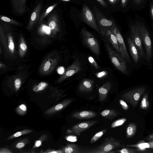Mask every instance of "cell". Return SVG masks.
I'll return each mask as SVG.
<instances>
[{
	"label": "cell",
	"mask_w": 153,
	"mask_h": 153,
	"mask_svg": "<svg viewBox=\"0 0 153 153\" xmlns=\"http://www.w3.org/2000/svg\"><path fill=\"white\" fill-rule=\"evenodd\" d=\"M57 152H56L54 151V152H50V153H56Z\"/></svg>",
	"instance_id": "cell-54"
},
{
	"label": "cell",
	"mask_w": 153,
	"mask_h": 153,
	"mask_svg": "<svg viewBox=\"0 0 153 153\" xmlns=\"http://www.w3.org/2000/svg\"><path fill=\"white\" fill-rule=\"evenodd\" d=\"M105 45L111 62L120 71L128 76H130L127 62L121 54L116 51L111 47L106 39H103Z\"/></svg>",
	"instance_id": "cell-2"
},
{
	"label": "cell",
	"mask_w": 153,
	"mask_h": 153,
	"mask_svg": "<svg viewBox=\"0 0 153 153\" xmlns=\"http://www.w3.org/2000/svg\"><path fill=\"white\" fill-rule=\"evenodd\" d=\"M134 20L146 54L147 61V66L149 68L151 69L153 59V43L151 36V32L145 21L141 17L135 15Z\"/></svg>",
	"instance_id": "cell-1"
},
{
	"label": "cell",
	"mask_w": 153,
	"mask_h": 153,
	"mask_svg": "<svg viewBox=\"0 0 153 153\" xmlns=\"http://www.w3.org/2000/svg\"><path fill=\"white\" fill-rule=\"evenodd\" d=\"M21 48L23 51L26 50L27 49V45L24 43H21L20 45Z\"/></svg>",
	"instance_id": "cell-42"
},
{
	"label": "cell",
	"mask_w": 153,
	"mask_h": 153,
	"mask_svg": "<svg viewBox=\"0 0 153 153\" xmlns=\"http://www.w3.org/2000/svg\"><path fill=\"white\" fill-rule=\"evenodd\" d=\"M130 0H121V5L123 8H125L127 7H130Z\"/></svg>",
	"instance_id": "cell-31"
},
{
	"label": "cell",
	"mask_w": 153,
	"mask_h": 153,
	"mask_svg": "<svg viewBox=\"0 0 153 153\" xmlns=\"http://www.w3.org/2000/svg\"><path fill=\"white\" fill-rule=\"evenodd\" d=\"M65 152L66 153H79L81 152L79 147L75 144L68 145L65 148Z\"/></svg>",
	"instance_id": "cell-21"
},
{
	"label": "cell",
	"mask_w": 153,
	"mask_h": 153,
	"mask_svg": "<svg viewBox=\"0 0 153 153\" xmlns=\"http://www.w3.org/2000/svg\"><path fill=\"white\" fill-rule=\"evenodd\" d=\"M43 29L47 34H49L51 31V30L49 27L46 26H44L43 27Z\"/></svg>",
	"instance_id": "cell-38"
},
{
	"label": "cell",
	"mask_w": 153,
	"mask_h": 153,
	"mask_svg": "<svg viewBox=\"0 0 153 153\" xmlns=\"http://www.w3.org/2000/svg\"><path fill=\"white\" fill-rule=\"evenodd\" d=\"M56 25V22L54 20H52L49 23L48 27L51 30H53L55 28Z\"/></svg>",
	"instance_id": "cell-34"
},
{
	"label": "cell",
	"mask_w": 153,
	"mask_h": 153,
	"mask_svg": "<svg viewBox=\"0 0 153 153\" xmlns=\"http://www.w3.org/2000/svg\"><path fill=\"white\" fill-rule=\"evenodd\" d=\"M53 8V6H51L49 7L47 10L46 11V13H49Z\"/></svg>",
	"instance_id": "cell-49"
},
{
	"label": "cell",
	"mask_w": 153,
	"mask_h": 153,
	"mask_svg": "<svg viewBox=\"0 0 153 153\" xmlns=\"http://www.w3.org/2000/svg\"><path fill=\"white\" fill-rule=\"evenodd\" d=\"M120 145L119 142L113 138H109L101 145L94 149L91 152L95 153H106L111 152Z\"/></svg>",
	"instance_id": "cell-8"
},
{
	"label": "cell",
	"mask_w": 153,
	"mask_h": 153,
	"mask_svg": "<svg viewBox=\"0 0 153 153\" xmlns=\"http://www.w3.org/2000/svg\"><path fill=\"white\" fill-rule=\"evenodd\" d=\"M58 73L60 74H63L64 71V68L63 67H61L58 68L57 70Z\"/></svg>",
	"instance_id": "cell-43"
},
{
	"label": "cell",
	"mask_w": 153,
	"mask_h": 153,
	"mask_svg": "<svg viewBox=\"0 0 153 153\" xmlns=\"http://www.w3.org/2000/svg\"><path fill=\"white\" fill-rule=\"evenodd\" d=\"M146 90V87L144 86L139 87L125 92L120 97L134 107L137 106L140 97Z\"/></svg>",
	"instance_id": "cell-5"
},
{
	"label": "cell",
	"mask_w": 153,
	"mask_h": 153,
	"mask_svg": "<svg viewBox=\"0 0 153 153\" xmlns=\"http://www.w3.org/2000/svg\"><path fill=\"white\" fill-rule=\"evenodd\" d=\"M110 81L104 83L98 90L99 99L100 101H103L106 98L111 87Z\"/></svg>",
	"instance_id": "cell-14"
},
{
	"label": "cell",
	"mask_w": 153,
	"mask_h": 153,
	"mask_svg": "<svg viewBox=\"0 0 153 153\" xmlns=\"http://www.w3.org/2000/svg\"><path fill=\"white\" fill-rule=\"evenodd\" d=\"M37 13L36 11L33 12L31 16V20L32 21H34L36 18Z\"/></svg>",
	"instance_id": "cell-39"
},
{
	"label": "cell",
	"mask_w": 153,
	"mask_h": 153,
	"mask_svg": "<svg viewBox=\"0 0 153 153\" xmlns=\"http://www.w3.org/2000/svg\"><path fill=\"white\" fill-rule=\"evenodd\" d=\"M20 108L24 111H25L27 109V108L25 105H22L20 106Z\"/></svg>",
	"instance_id": "cell-48"
},
{
	"label": "cell",
	"mask_w": 153,
	"mask_h": 153,
	"mask_svg": "<svg viewBox=\"0 0 153 153\" xmlns=\"http://www.w3.org/2000/svg\"><path fill=\"white\" fill-rule=\"evenodd\" d=\"M63 105L62 104H59L57 105L55 107V108L56 110H59L63 108Z\"/></svg>",
	"instance_id": "cell-44"
},
{
	"label": "cell",
	"mask_w": 153,
	"mask_h": 153,
	"mask_svg": "<svg viewBox=\"0 0 153 153\" xmlns=\"http://www.w3.org/2000/svg\"><path fill=\"white\" fill-rule=\"evenodd\" d=\"M149 102L148 100V96L147 93L144 95L140 104L141 108L146 109L149 107Z\"/></svg>",
	"instance_id": "cell-23"
},
{
	"label": "cell",
	"mask_w": 153,
	"mask_h": 153,
	"mask_svg": "<svg viewBox=\"0 0 153 153\" xmlns=\"http://www.w3.org/2000/svg\"><path fill=\"white\" fill-rule=\"evenodd\" d=\"M1 19L2 21L5 22H10L11 21L10 19L6 16H2L1 17Z\"/></svg>",
	"instance_id": "cell-41"
},
{
	"label": "cell",
	"mask_w": 153,
	"mask_h": 153,
	"mask_svg": "<svg viewBox=\"0 0 153 153\" xmlns=\"http://www.w3.org/2000/svg\"><path fill=\"white\" fill-rule=\"evenodd\" d=\"M109 3L111 4H114L119 1L120 0H108Z\"/></svg>",
	"instance_id": "cell-46"
},
{
	"label": "cell",
	"mask_w": 153,
	"mask_h": 153,
	"mask_svg": "<svg viewBox=\"0 0 153 153\" xmlns=\"http://www.w3.org/2000/svg\"><path fill=\"white\" fill-rule=\"evenodd\" d=\"M25 146V144L23 143H19L17 144L16 147L18 148H21Z\"/></svg>",
	"instance_id": "cell-45"
},
{
	"label": "cell",
	"mask_w": 153,
	"mask_h": 153,
	"mask_svg": "<svg viewBox=\"0 0 153 153\" xmlns=\"http://www.w3.org/2000/svg\"><path fill=\"white\" fill-rule=\"evenodd\" d=\"M41 142L40 140L37 141L36 143V147L39 146L41 145Z\"/></svg>",
	"instance_id": "cell-52"
},
{
	"label": "cell",
	"mask_w": 153,
	"mask_h": 153,
	"mask_svg": "<svg viewBox=\"0 0 153 153\" xmlns=\"http://www.w3.org/2000/svg\"><path fill=\"white\" fill-rule=\"evenodd\" d=\"M67 140L69 141L72 142H75L77 141V139L76 136H70L67 138Z\"/></svg>",
	"instance_id": "cell-36"
},
{
	"label": "cell",
	"mask_w": 153,
	"mask_h": 153,
	"mask_svg": "<svg viewBox=\"0 0 153 153\" xmlns=\"http://www.w3.org/2000/svg\"><path fill=\"white\" fill-rule=\"evenodd\" d=\"M47 84L45 82H41L38 85L36 86L33 88V90L35 91H38L44 90L47 86Z\"/></svg>",
	"instance_id": "cell-27"
},
{
	"label": "cell",
	"mask_w": 153,
	"mask_h": 153,
	"mask_svg": "<svg viewBox=\"0 0 153 153\" xmlns=\"http://www.w3.org/2000/svg\"><path fill=\"white\" fill-rule=\"evenodd\" d=\"M149 0H130V7L133 10H140L146 7Z\"/></svg>",
	"instance_id": "cell-16"
},
{
	"label": "cell",
	"mask_w": 153,
	"mask_h": 153,
	"mask_svg": "<svg viewBox=\"0 0 153 153\" xmlns=\"http://www.w3.org/2000/svg\"><path fill=\"white\" fill-rule=\"evenodd\" d=\"M88 60L89 62L94 66V67L96 69H99L100 68L95 61L94 58L91 56H89L88 57Z\"/></svg>",
	"instance_id": "cell-28"
},
{
	"label": "cell",
	"mask_w": 153,
	"mask_h": 153,
	"mask_svg": "<svg viewBox=\"0 0 153 153\" xmlns=\"http://www.w3.org/2000/svg\"><path fill=\"white\" fill-rule=\"evenodd\" d=\"M51 66V62L49 61H47L43 67L45 71H47L49 69Z\"/></svg>",
	"instance_id": "cell-37"
},
{
	"label": "cell",
	"mask_w": 153,
	"mask_h": 153,
	"mask_svg": "<svg viewBox=\"0 0 153 153\" xmlns=\"http://www.w3.org/2000/svg\"><path fill=\"white\" fill-rule=\"evenodd\" d=\"M81 33L84 43L94 54L99 56L100 53V47L97 39L85 27L82 29Z\"/></svg>",
	"instance_id": "cell-4"
},
{
	"label": "cell",
	"mask_w": 153,
	"mask_h": 153,
	"mask_svg": "<svg viewBox=\"0 0 153 153\" xmlns=\"http://www.w3.org/2000/svg\"><path fill=\"white\" fill-rule=\"evenodd\" d=\"M97 123L96 121H88L79 123L73 126L68 132L71 134L79 135L82 131L88 129Z\"/></svg>",
	"instance_id": "cell-10"
},
{
	"label": "cell",
	"mask_w": 153,
	"mask_h": 153,
	"mask_svg": "<svg viewBox=\"0 0 153 153\" xmlns=\"http://www.w3.org/2000/svg\"><path fill=\"white\" fill-rule=\"evenodd\" d=\"M150 145L149 148H153V141H150L148 142Z\"/></svg>",
	"instance_id": "cell-51"
},
{
	"label": "cell",
	"mask_w": 153,
	"mask_h": 153,
	"mask_svg": "<svg viewBox=\"0 0 153 153\" xmlns=\"http://www.w3.org/2000/svg\"><path fill=\"white\" fill-rule=\"evenodd\" d=\"M129 27L130 32V36L139 51L143 64L147 66V61L146 54L134 20L130 22Z\"/></svg>",
	"instance_id": "cell-3"
},
{
	"label": "cell",
	"mask_w": 153,
	"mask_h": 153,
	"mask_svg": "<svg viewBox=\"0 0 153 153\" xmlns=\"http://www.w3.org/2000/svg\"><path fill=\"white\" fill-rule=\"evenodd\" d=\"M81 14L83 20L85 23L96 31L100 33L99 29L93 14L87 5L83 6Z\"/></svg>",
	"instance_id": "cell-6"
},
{
	"label": "cell",
	"mask_w": 153,
	"mask_h": 153,
	"mask_svg": "<svg viewBox=\"0 0 153 153\" xmlns=\"http://www.w3.org/2000/svg\"><path fill=\"white\" fill-rule=\"evenodd\" d=\"M97 115L96 112L90 111H83L74 113L72 115L73 117L81 120L93 118Z\"/></svg>",
	"instance_id": "cell-15"
},
{
	"label": "cell",
	"mask_w": 153,
	"mask_h": 153,
	"mask_svg": "<svg viewBox=\"0 0 153 153\" xmlns=\"http://www.w3.org/2000/svg\"><path fill=\"white\" fill-rule=\"evenodd\" d=\"M118 152L121 153H135L137 152L136 150L129 148H123L118 150Z\"/></svg>",
	"instance_id": "cell-29"
},
{
	"label": "cell",
	"mask_w": 153,
	"mask_h": 153,
	"mask_svg": "<svg viewBox=\"0 0 153 153\" xmlns=\"http://www.w3.org/2000/svg\"><path fill=\"white\" fill-rule=\"evenodd\" d=\"M114 33L117 38L121 54L127 63H131V60L127 51L123 38L116 25L114 29Z\"/></svg>",
	"instance_id": "cell-7"
},
{
	"label": "cell",
	"mask_w": 153,
	"mask_h": 153,
	"mask_svg": "<svg viewBox=\"0 0 153 153\" xmlns=\"http://www.w3.org/2000/svg\"><path fill=\"white\" fill-rule=\"evenodd\" d=\"M128 147H136L139 151H144L146 148H149L150 145L148 143H141L136 144L127 145Z\"/></svg>",
	"instance_id": "cell-22"
},
{
	"label": "cell",
	"mask_w": 153,
	"mask_h": 153,
	"mask_svg": "<svg viewBox=\"0 0 153 153\" xmlns=\"http://www.w3.org/2000/svg\"><path fill=\"white\" fill-rule=\"evenodd\" d=\"M107 129H103L96 133L91 138V143H94L99 139L107 131Z\"/></svg>",
	"instance_id": "cell-24"
},
{
	"label": "cell",
	"mask_w": 153,
	"mask_h": 153,
	"mask_svg": "<svg viewBox=\"0 0 153 153\" xmlns=\"http://www.w3.org/2000/svg\"><path fill=\"white\" fill-rule=\"evenodd\" d=\"M150 13L152 22V27H153V0H152L150 4Z\"/></svg>",
	"instance_id": "cell-33"
},
{
	"label": "cell",
	"mask_w": 153,
	"mask_h": 153,
	"mask_svg": "<svg viewBox=\"0 0 153 153\" xmlns=\"http://www.w3.org/2000/svg\"><path fill=\"white\" fill-rule=\"evenodd\" d=\"M147 139L150 141H153V134L149 135L147 137Z\"/></svg>",
	"instance_id": "cell-47"
},
{
	"label": "cell",
	"mask_w": 153,
	"mask_h": 153,
	"mask_svg": "<svg viewBox=\"0 0 153 153\" xmlns=\"http://www.w3.org/2000/svg\"><path fill=\"white\" fill-rule=\"evenodd\" d=\"M9 48L10 51L13 53L14 51V43L13 40L12 38L10 36L9 38Z\"/></svg>",
	"instance_id": "cell-30"
},
{
	"label": "cell",
	"mask_w": 153,
	"mask_h": 153,
	"mask_svg": "<svg viewBox=\"0 0 153 153\" xmlns=\"http://www.w3.org/2000/svg\"><path fill=\"white\" fill-rule=\"evenodd\" d=\"M31 131L28 130H25L21 131H18L15 133L14 134L10 136V137H9V139H11L12 138L17 137L23 134H24L30 133Z\"/></svg>",
	"instance_id": "cell-26"
},
{
	"label": "cell",
	"mask_w": 153,
	"mask_h": 153,
	"mask_svg": "<svg viewBox=\"0 0 153 153\" xmlns=\"http://www.w3.org/2000/svg\"><path fill=\"white\" fill-rule=\"evenodd\" d=\"M15 86L17 89L19 88L21 84V82L20 79H16L14 82Z\"/></svg>",
	"instance_id": "cell-35"
},
{
	"label": "cell",
	"mask_w": 153,
	"mask_h": 153,
	"mask_svg": "<svg viewBox=\"0 0 153 153\" xmlns=\"http://www.w3.org/2000/svg\"><path fill=\"white\" fill-rule=\"evenodd\" d=\"M137 130V127L134 123H131L128 126L126 131V137L128 138L133 137L135 134Z\"/></svg>",
	"instance_id": "cell-20"
},
{
	"label": "cell",
	"mask_w": 153,
	"mask_h": 153,
	"mask_svg": "<svg viewBox=\"0 0 153 153\" xmlns=\"http://www.w3.org/2000/svg\"><path fill=\"white\" fill-rule=\"evenodd\" d=\"M97 2L103 7H105L106 4L104 0H96Z\"/></svg>",
	"instance_id": "cell-40"
},
{
	"label": "cell",
	"mask_w": 153,
	"mask_h": 153,
	"mask_svg": "<svg viewBox=\"0 0 153 153\" xmlns=\"http://www.w3.org/2000/svg\"><path fill=\"white\" fill-rule=\"evenodd\" d=\"M100 33L112 45L117 52L120 53V51L117 40L114 32H112L109 29H108L100 30Z\"/></svg>",
	"instance_id": "cell-11"
},
{
	"label": "cell",
	"mask_w": 153,
	"mask_h": 153,
	"mask_svg": "<svg viewBox=\"0 0 153 153\" xmlns=\"http://www.w3.org/2000/svg\"><path fill=\"white\" fill-rule=\"evenodd\" d=\"M151 36L152 39V42L153 43V30L151 32Z\"/></svg>",
	"instance_id": "cell-53"
},
{
	"label": "cell",
	"mask_w": 153,
	"mask_h": 153,
	"mask_svg": "<svg viewBox=\"0 0 153 153\" xmlns=\"http://www.w3.org/2000/svg\"><path fill=\"white\" fill-rule=\"evenodd\" d=\"M105 72H102L98 74L97 75V76L98 77H101V76H104L105 74Z\"/></svg>",
	"instance_id": "cell-50"
},
{
	"label": "cell",
	"mask_w": 153,
	"mask_h": 153,
	"mask_svg": "<svg viewBox=\"0 0 153 153\" xmlns=\"http://www.w3.org/2000/svg\"><path fill=\"white\" fill-rule=\"evenodd\" d=\"M26 0H12L14 10L19 13H23L25 10V3Z\"/></svg>",
	"instance_id": "cell-18"
},
{
	"label": "cell",
	"mask_w": 153,
	"mask_h": 153,
	"mask_svg": "<svg viewBox=\"0 0 153 153\" xmlns=\"http://www.w3.org/2000/svg\"><path fill=\"white\" fill-rule=\"evenodd\" d=\"M81 69L80 61L78 59H76L66 71L63 79L72 76L80 71Z\"/></svg>",
	"instance_id": "cell-12"
},
{
	"label": "cell",
	"mask_w": 153,
	"mask_h": 153,
	"mask_svg": "<svg viewBox=\"0 0 153 153\" xmlns=\"http://www.w3.org/2000/svg\"><path fill=\"white\" fill-rule=\"evenodd\" d=\"M127 40L129 52L136 66L139 67L143 64L139 51L130 35L127 38Z\"/></svg>",
	"instance_id": "cell-9"
},
{
	"label": "cell",
	"mask_w": 153,
	"mask_h": 153,
	"mask_svg": "<svg viewBox=\"0 0 153 153\" xmlns=\"http://www.w3.org/2000/svg\"><path fill=\"white\" fill-rule=\"evenodd\" d=\"M99 22L100 27V31L101 30L108 29L111 30L114 29L116 25L112 21L105 18L101 19Z\"/></svg>",
	"instance_id": "cell-17"
},
{
	"label": "cell",
	"mask_w": 153,
	"mask_h": 153,
	"mask_svg": "<svg viewBox=\"0 0 153 153\" xmlns=\"http://www.w3.org/2000/svg\"><path fill=\"white\" fill-rule=\"evenodd\" d=\"M119 112L112 109H105L101 111L100 114L104 118L111 120L117 116Z\"/></svg>",
	"instance_id": "cell-19"
},
{
	"label": "cell",
	"mask_w": 153,
	"mask_h": 153,
	"mask_svg": "<svg viewBox=\"0 0 153 153\" xmlns=\"http://www.w3.org/2000/svg\"><path fill=\"white\" fill-rule=\"evenodd\" d=\"M119 102L123 109L125 110H127L128 109V106L124 101L122 100H120Z\"/></svg>",
	"instance_id": "cell-32"
},
{
	"label": "cell",
	"mask_w": 153,
	"mask_h": 153,
	"mask_svg": "<svg viewBox=\"0 0 153 153\" xmlns=\"http://www.w3.org/2000/svg\"><path fill=\"white\" fill-rule=\"evenodd\" d=\"M94 81L90 79H84L80 83L78 88L79 91L82 93L91 92L94 87Z\"/></svg>",
	"instance_id": "cell-13"
},
{
	"label": "cell",
	"mask_w": 153,
	"mask_h": 153,
	"mask_svg": "<svg viewBox=\"0 0 153 153\" xmlns=\"http://www.w3.org/2000/svg\"><path fill=\"white\" fill-rule=\"evenodd\" d=\"M126 119L123 118L117 119L114 121L111 125V127L114 128L123 125L126 121Z\"/></svg>",
	"instance_id": "cell-25"
}]
</instances>
